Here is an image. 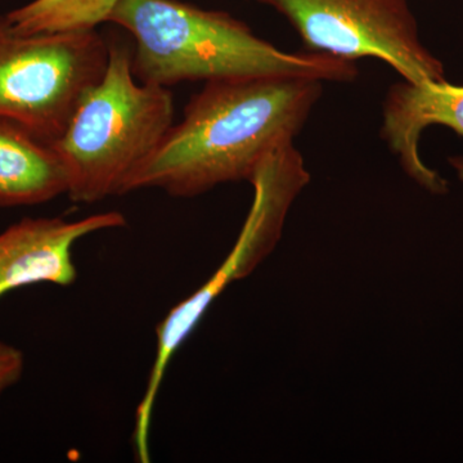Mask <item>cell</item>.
<instances>
[{"label":"cell","mask_w":463,"mask_h":463,"mask_svg":"<svg viewBox=\"0 0 463 463\" xmlns=\"http://www.w3.org/2000/svg\"><path fill=\"white\" fill-rule=\"evenodd\" d=\"M322 93L323 81L307 76L209 81L130 176L124 194L160 188L194 197L224 183L251 181L268 155L294 143Z\"/></svg>","instance_id":"cell-1"},{"label":"cell","mask_w":463,"mask_h":463,"mask_svg":"<svg viewBox=\"0 0 463 463\" xmlns=\"http://www.w3.org/2000/svg\"><path fill=\"white\" fill-rule=\"evenodd\" d=\"M109 23L132 35V70L141 83L167 88L182 81L283 75L349 83L358 76L353 61L319 52H283L228 12L182 0H118Z\"/></svg>","instance_id":"cell-2"},{"label":"cell","mask_w":463,"mask_h":463,"mask_svg":"<svg viewBox=\"0 0 463 463\" xmlns=\"http://www.w3.org/2000/svg\"><path fill=\"white\" fill-rule=\"evenodd\" d=\"M132 54L127 42L109 41L105 74L53 143L69 170L67 196L74 203H94L124 194L130 176L174 125L172 91L137 83Z\"/></svg>","instance_id":"cell-3"},{"label":"cell","mask_w":463,"mask_h":463,"mask_svg":"<svg viewBox=\"0 0 463 463\" xmlns=\"http://www.w3.org/2000/svg\"><path fill=\"white\" fill-rule=\"evenodd\" d=\"M109 54L97 29L25 33L0 14V120L53 145L99 83Z\"/></svg>","instance_id":"cell-4"},{"label":"cell","mask_w":463,"mask_h":463,"mask_svg":"<svg viewBox=\"0 0 463 463\" xmlns=\"http://www.w3.org/2000/svg\"><path fill=\"white\" fill-rule=\"evenodd\" d=\"M309 181L310 174L294 143L276 149L258 166L250 181L254 185V203L233 250L203 288L174 307L158 323L156 356L137 408L133 431L137 438L149 437L151 414L173 356L225 288L249 276L270 254L281 237L289 206Z\"/></svg>","instance_id":"cell-5"},{"label":"cell","mask_w":463,"mask_h":463,"mask_svg":"<svg viewBox=\"0 0 463 463\" xmlns=\"http://www.w3.org/2000/svg\"><path fill=\"white\" fill-rule=\"evenodd\" d=\"M282 14L307 48L353 61L373 57L413 84L443 83L444 66L420 41L407 0H255Z\"/></svg>","instance_id":"cell-6"},{"label":"cell","mask_w":463,"mask_h":463,"mask_svg":"<svg viewBox=\"0 0 463 463\" xmlns=\"http://www.w3.org/2000/svg\"><path fill=\"white\" fill-rule=\"evenodd\" d=\"M127 224L118 212L69 222L62 218H25L0 233V298L25 286H71L78 279L72 250L96 232Z\"/></svg>","instance_id":"cell-7"},{"label":"cell","mask_w":463,"mask_h":463,"mask_svg":"<svg viewBox=\"0 0 463 463\" xmlns=\"http://www.w3.org/2000/svg\"><path fill=\"white\" fill-rule=\"evenodd\" d=\"M443 125L463 138V87L443 83L392 85L383 100L381 138L388 143L402 167L431 194H446V179L425 165L419 152L423 130Z\"/></svg>","instance_id":"cell-8"},{"label":"cell","mask_w":463,"mask_h":463,"mask_svg":"<svg viewBox=\"0 0 463 463\" xmlns=\"http://www.w3.org/2000/svg\"><path fill=\"white\" fill-rule=\"evenodd\" d=\"M69 190V170L54 146L0 120V206L38 205Z\"/></svg>","instance_id":"cell-9"},{"label":"cell","mask_w":463,"mask_h":463,"mask_svg":"<svg viewBox=\"0 0 463 463\" xmlns=\"http://www.w3.org/2000/svg\"><path fill=\"white\" fill-rule=\"evenodd\" d=\"M118 0H33L8 12L18 32L25 33L76 32L97 29L109 23Z\"/></svg>","instance_id":"cell-10"},{"label":"cell","mask_w":463,"mask_h":463,"mask_svg":"<svg viewBox=\"0 0 463 463\" xmlns=\"http://www.w3.org/2000/svg\"><path fill=\"white\" fill-rule=\"evenodd\" d=\"M25 368V358L17 347L0 341V395L20 381Z\"/></svg>","instance_id":"cell-11"},{"label":"cell","mask_w":463,"mask_h":463,"mask_svg":"<svg viewBox=\"0 0 463 463\" xmlns=\"http://www.w3.org/2000/svg\"><path fill=\"white\" fill-rule=\"evenodd\" d=\"M449 163L458 174L459 181L463 182V156L450 157Z\"/></svg>","instance_id":"cell-12"}]
</instances>
